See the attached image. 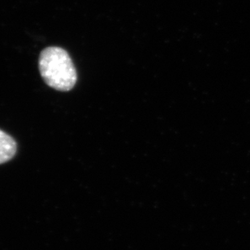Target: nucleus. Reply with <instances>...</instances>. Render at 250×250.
Listing matches in <instances>:
<instances>
[{"instance_id":"nucleus-1","label":"nucleus","mask_w":250,"mask_h":250,"mask_svg":"<svg viewBox=\"0 0 250 250\" xmlns=\"http://www.w3.org/2000/svg\"><path fill=\"white\" fill-rule=\"evenodd\" d=\"M39 67L44 82L56 90L69 91L77 83V71L72 59L61 47L44 49L40 54Z\"/></svg>"},{"instance_id":"nucleus-2","label":"nucleus","mask_w":250,"mask_h":250,"mask_svg":"<svg viewBox=\"0 0 250 250\" xmlns=\"http://www.w3.org/2000/svg\"><path fill=\"white\" fill-rule=\"evenodd\" d=\"M17 153V143L11 136L0 130V164L10 161Z\"/></svg>"}]
</instances>
